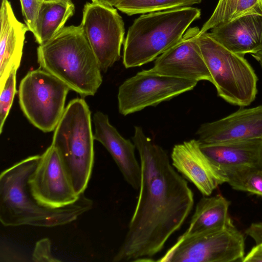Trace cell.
Wrapping results in <instances>:
<instances>
[{"label":"cell","mask_w":262,"mask_h":262,"mask_svg":"<svg viewBox=\"0 0 262 262\" xmlns=\"http://www.w3.org/2000/svg\"><path fill=\"white\" fill-rule=\"evenodd\" d=\"M132 140L140 162L141 181L134 212L113 261H150L187 218L194 196L170 164L167 152L135 127Z\"/></svg>","instance_id":"cell-1"},{"label":"cell","mask_w":262,"mask_h":262,"mask_svg":"<svg viewBox=\"0 0 262 262\" xmlns=\"http://www.w3.org/2000/svg\"><path fill=\"white\" fill-rule=\"evenodd\" d=\"M40 157H29L1 172L0 221L4 226L63 225L74 221L92 208L93 201L84 193L74 203L62 207L52 208L39 204L30 193L28 181Z\"/></svg>","instance_id":"cell-2"},{"label":"cell","mask_w":262,"mask_h":262,"mask_svg":"<svg viewBox=\"0 0 262 262\" xmlns=\"http://www.w3.org/2000/svg\"><path fill=\"white\" fill-rule=\"evenodd\" d=\"M40 68L82 97L93 96L102 82L101 70L81 25L64 27L37 49Z\"/></svg>","instance_id":"cell-3"},{"label":"cell","mask_w":262,"mask_h":262,"mask_svg":"<svg viewBox=\"0 0 262 262\" xmlns=\"http://www.w3.org/2000/svg\"><path fill=\"white\" fill-rule=\"evenodd\" d=\"M201 10L191 7L145 13L128 28L124 42L123 63L139 67L156 59L182 37Z\"/></svg>","instance_id":"cell-4"},{"label":"cell","mask_w":262,"mask_h":262,"mask_svg":"<svg viewBox=\"0 0 262 262\" xmlns=\"http://www.w3.org/2000/svg\"><path fill=\"white\" fill-rule=\"evenodd\" d=\"M91 111L83 98L72 100L56 127L51 145L58 151L76 193H84L94 164Z\"/></svg>","instance_id":"cell-5"},{"label":"cell","mask_w":262,"mask_h":262,"mask_svg":"<svg viewBox=\"0 0 262 262\" xmlns=\"http://www.w3.org/2000/svg\"><path fill=\"white\" fill-rule=\"evenodd\" d=\"M197 39L217 96L234 105H249L257 93L258 78L244 56L226 49L207 32Z\"/></svg>","instance_id":"cell-6"},{"label":"cell","mask_w":262,"mask_h":262,"mask_svg":"<svg viewBox=\"0 0 262 262\" xmlns=\"http://www.w3.org/2000/svg\"><path fill=\"white\" fill-rule=\"evenodd\" d=\"M245 237L230 219L223 227L190 235L182 234L156 261L234 262L245 256Z\"/></svg>","instance_id":"cell-7"},{"label":"cell","mask_w":262,"mask_h":262,"mask_svg":"<svg viewBox=\"0 0 262 262\" xmlns=\"http://www.w3.org/2000/svg\"><path fill=\"white\" fill-rule=\"evenodd\" d=\"M70 88L41 68L29 72L20 81L18 98L29 121L43 132L55 130L64 113Z\"/></svg>","instance_id":"cell-8"},{"label":"cell","mask_w":262,"mask_h":262,"mask_svg":"<svg viewBox=\"0 0 262 262\" xmlns=\"http://www.w3.org/2000/svg\"><path fill=\"white\" fill-rule=\"evenodd\" d=\"M198 81L160 75L142 70L119 86L118 110L124 115L156 106L192 90Z\"/></svg>","instance_id":"cell-9"},{"label":"cell","mask_w":262,"mask_h":262,"mask_svg":"<svg viewBox=\"0 0 262 262\" xmlns=\"http://www.w3.org/2000/svg\"><path fill=\"white\" fill-rule=\"evenodd\" d=\"M101 71L107 72L120 58L124 24L117 10L94 3H86L80 24Z\"/></svg>","instance_id":"cell-10"},{"label":"cell","mask_w":262,"mask_h":262,"mask_svg":"<svg viewBox=\"0 0 262 262\" xmlns=\"http://www.w3.org/2000/svg\"><path fill=\"white\" fill-rule=\"evenodd\" d=\"M28 188L39 204L52 208L71 204L81 194L76 193L66 166L52 145L41 155L28 179Z\"/></svg>","instance_id":"cell-11"},{"label":"cell","mask_w":262,"mask_h":262,"mask_svg":"<svg viewBox=\"0 0 262 262\" xmlns=\"http://www.w3.org/2000/svg\"><path fill=\"white\" fill-rule=\"evenodd\" d=\"M200 32L198 27L188 29L179 41L156 59L150 70L162 75L212 83L198 42Z\"/></svg>","instance_id":"cell-12"},{"label":"cell","mask_w":262,"mask_h":262,"mask_svg":"<svg viewBox=\"0 0 262 262\" xmlns=\"http://www.w3.org/2000/svg\"><path fill=\"white\" fill-rule=\"evenodd\" d=\"M200 146L230 186L248 172L262 168L261 139L211 144L200 142Z\"/></svg>","instance_id":"cell-13"},{"label":"cell","mask_w":262,"mask_h":262,"mask_svg":"<svg viewBox=\"0 0 262 262\" xmlns=\"http://www.w3.org/2000/svg\"><path fill=\"white\" fill-rule=\"evenodd\" d=\"M171 164L183 177L192 183L204 196H209L227 181L202 151L198 140L176 144L172 148Z\"/></svg>","instance_id":"cell-14"},{"label":"cell","mask_w":262,"mask_h":262,"mask_svg":"<svg viewBox=\"0 0 262 262\" xmlns=\"http://www.w3.org/2000/svg\"><path fill=\"white\" fill-rule=\"evenodd\" d=\"M196 134L199 142L205 144L262 140V105L241 108L221 119L203 123Z\"/></svg>","instance_id":"cell-15"},{"label":"cell","mask_w":262,"mask_h":262,"mask_svg":"<svg viewBox=\"0 0 262 262\" xmlns=\"http://www.w3.org/2000/svg\"><path fill=\"white\" fill-rule=\"evenodd\" d=\"M94 140L101 143L112 156L124 180L135 189H139L141 167L135 156L136 146L123 137L110 122L107 115L96 112L93 116Z\"/></svg>","instance_id":"cell-16"},{"label":"cell","mask_w":262,"mask_h":262,"mask_svg":"<svg viewBox=\"0 0 262 262\" xmlns=\"http://www.w3.org/2000/svg\"><path fill=\"white\" fill-rule=\"evenodd\" d=\"M210 30L211 37L236 54L244 56L262 49V15H246Z\"/></svg>","instance_id":"cell-17"},{"label":"cell","mask_w":262,"mask_h":262,"mask_svg":"<svg viewBox=\"0 0 262 262\" xmlns=\"http://www.w3.org/2000/svg\"><path fill=\"white\" fill-rule=\"evenodd\" d=\"M0 89L12 71L18 69L29 28L18 20L8 0H2L0 11Z\"/></svg>","instance_id":"cell-18"},{"label":"cell","mask_w":262,"mask_h":262,"mask_svg":"<svg viewBox=\"0 0 262 262\" xmlns=\"http://www.w3.org/2000/svg\"><path fill=\"white\" fill-rule=\"evenodd\" d=\"M230 201L219 194L204 196L197 203L189 226L183 234L190 235L224 226L231 219L228 214Z\"/></svg>","instance_id":"cell-19"},{"label":"cell","mask_w":262,"mask_h":262,"mask_svg":"<svg viewBox=\"0 0 262 262\" xmlns=\"http://www.w3.org/2000/svg\"><path fill=\"white\" fill-rule=\"evenodd\" d=\"M74 12L75 6L71 0L42 1L33 34L36 41L41 45L52 38Z\"/></svg>","instance_id":"cell-20"},{"label":"cell","mask_w":262,"mask_h":262,"mask_svg":"<svg viewBox=\"0 0 262 262\" xmlns=\"http://www.w3.org/2000/svg\"><path fill=\"white\" fill-rule=\"evenodd\" d=\"M251 14L262 15L261 0H219L212 15L200 29V34Z\"/></svg>","instance_id":"cell-21"},{"label":"cell","mask_w":262,"mask_h":262,"mask_svg":"<svg viewBox=\"0 0 262 262\" xmlns=\"http://www.w3.org/2000/svg\"><path fill=\"white\" fill-rule=\"evenodd\" d=\"M202 0H121L115 7L128 15L190 7Z\"/></svg>","instance_id":"cell-22"},{"label":"cell","mask_w":262,"mask_h":262,"mask_svg":"<svg viewBox=\"0 0 262 262\" xmlns=\"http://www.w3.org/2000/svg\"><path fill=\"white\" fill-rule=\"evenodd\" d=\"M17 71H12L7 78L3 88L0 89V133H2L4 125L9 114L16 90V75Z\"/></svg>","instance_id":"cell-23"},{"label":"cell","mask_w":262,"mask_h":262,"mask_svg":"<svg viewBox=\"0 0 262 262\" xmlns=\"http://www.w3.org/2000/svg\"><path fill=\"white\" fill-rule=\"evenodd\" d=\"M230 186L234 190L262 197V168L248 172Z\"/></svg>","instance_id":"cell-24"},{"label":"cell","mask_w":262,"mask_h":262,"mask_svg":"<svg viewBox=\"0 0 262 262\" xmlns=\"http://www.w3.org/2000/svg\"><path fill=\"white\" fill-rule=\"evenodd\" d=\"M42 2V0H20L25 24L33 34Z\"/></svg>","instance_id":"cell-25"},{"label":"cell","mask_w":262,"mask_h":262,"mask_svg":"<svg viewBox=\"0 0 262 262\" xmlns=\"http://www.w3.org/2000/svg\"><path fill=\"white\" fill-rule=\"evenodd\" d=\"M32 260L36 262H55L60 260L53 256L51 252V243L44 238L36 242L32 256Z\"/></svg>","instance_id":"cell-26"},{"label":"cell","mask_w":262,"mask_h":262,"mask_svg":"<svg viewBox=\"0 0 262 262\" xmlns=\"http://www.w3.org/2000/svg\"><path fill=\"white\" fill-rule=\"evenodd\" d=\"M245 233L256 244L262 243V222L252 223L245 230Z\"/></svg>","instance_id":"cell-27"},{"label":"cell","mask_w":262,"mask_h":262,"mask_svg":"<svg viewBox=\"0 0 262 262\" xmlns=\"http://www.w3.org/2000/svg\"><path fill=\"white\" fill-rule=\"evenodd\" d=\"M243 262H262V243L256 244L244 256Z\"/></svg>","instance_id":"cell-28"},{"label":"cell","mask_w":262,"mask_h":262,"mask_svg":"<svg viewBox=\"0 0 262 262\" xmlns=\"http://www.w3.org/2000/svg\"><path fill=\"white\" fill-rule=\"evenodd\" d=\"M121 0H92V3L107 7H115Z\"/></svg>","instance_id":"cell-29"},{"label":"cell","mask_w":262,"mask_h":262,"mask_svg":"<svg viewBox=\"0 0 262 262\" xmlns=\"http://www.w3.org/2000/svg\"><path fill=\"white\" fill-rule=\"evenodd\" d=\"M251 55L259 62L262 68V49Z\"/></svg>","instance_id":"cell-30"},{"label":"cell","mask_w":262,"mask_h":262,"mask_svg":"<svg viewBox=\"0 0 262 262\" xmlns=\"http://www.w3.org/2000/svg\"><path fill=\"white\" fill-rule=\"evenodd\" d=\"M59 1V0H42V1Z\"/></svg>","instance_id":"cell-31"},{"label":"cell","mask_w":262,"mask_h":262,"mask_svg":"<svg viewBox=\"0 0 262 262\" xmlns=\"http://www.w3.org/2000/svg\"><path fill=\"white\" fill-rule=\"evenodd\" d=\"M261 3H262V0H261Z\"/></svg>","instance_id":"cell-32"}]
</instances>
